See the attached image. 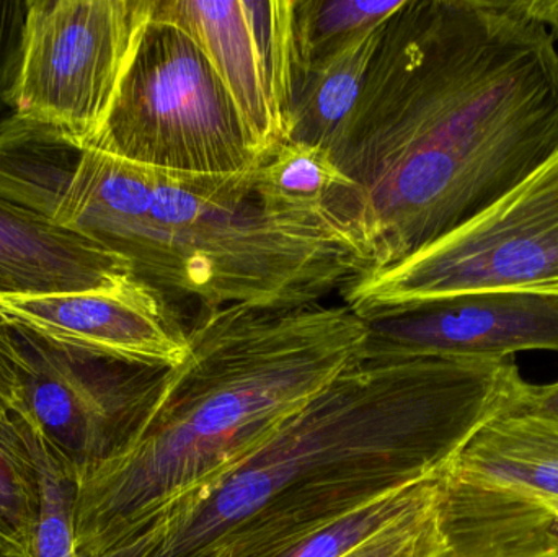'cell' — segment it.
Listing matches in <instances>:
<instances>
[{
  "label": "cell",
  "mask_w": 558,
  "mask_h": 557,
  "mask_svg": "<svg viewBox=\"0 0 558 557\" xmlns=\"http://www.w3.org/2000/svg\"><path fill=\"white\" fill-rule=\"evenodd\" d=\"M16 419L35 455L41 484L38 522L29 557H77L74 525L77 477L29 427L28 422L23 421L20 415Z\"/></svg>",
  "instance_id": "cell-20"
},
{
  "label": "cell",
  "mask_w": 558,
  "mask_h": 557,
  "mask_svg": "<svg viewBox=\"0 0 558 557\" xmlns=\"http://www.w3.org/2000/svg\"><path fill=\"white\" fill-rule=\"evenodd\" d=\"M436 557H558V546L520 545L507 548L490 549V552L475 553V555H448L439 552Z\"/></svg>",
  "instance_id": "cell-24"
},
{
  "label": "cell",
  "mask_w": 558,
  "mask_h": 557,
  "mask_svg": "<svg viewBox=\"0 0 558 557\" xmlns=\"http://www.w3.org/2000/svg\"><path fill=\"white\" fill-rule=\"evenodd\" d=\"M442 549L474 553L510 545L558 546V497L452 473L441 497Z\"/></svg>",
  "instance_id": "cell-14"
},
{
  "label": "cell",
  "mask_w": 558,
  "mask_h": 557,
  "mask_svg": "<svg viewBox=\"0 0 558 557\" xmlns=\"http://www.w3.org/2000/svg\"><path fill=\"white\" fill-rule=\"evenodd\" d=\"M328 154L360 186L373 268L490 208L558 153V51L530 0H405Z\"/></svg>",
  "instance_id": "cell-1"
},
{
  "label": "cell",
  "mask_w": 558,
  "mask_h": 557,
  "mask_svg": "<svg viewBox=\"0 0 558 557\" xmlns=\"http://www.w3.org/2000/svg\"><path fill=\"white\" fill-rule=\"evenodd\" d=\"M384 25L369 29L347 48L308 69L292 108L286 141L327 149L360 98Z\"/></svg>",
  "instance_id": "cell-16"
},
{
  "label": "cell",
  "mask_w": 558,
  "mask_h": 557,
  "mask_svg": "<svg viewBox=\"0 0 558 557\" xmlns=\"http://www.w3.org/2000/svg\"><path fill=\"white\" fill-rule=\"evenodd\" d=\"M445 476L432 496L426 497L418 506L393 520L386 529L344 557L438 556L442 549L441 497Z\"/></svg>",
  "instance_id": "cell-21"
},
{
  "label": "cell",
  "mask_w": 558,
  "mask_h": 557,
  "mask_svg": "<svg viewBox=\"0 0 558 557\" xmlns=\"http://www.w3.org/2000/svg\"><path fill=\"white\" fill-rule=\"evenodd\" d=\"M446 470L410 484L402 489L392 491L386 496L364 504L344 516L338 517L333 522L315 530L311 535L292 546L279 557H344L360 548L364 542L373 538L380 530L386 529L393 520L409 512L413 507L432 496Z\"/></svg>",
  "instance_id": "cell-18"
},
{
  "label": "cell",
  "mask_w": 558,
  "mask_h": 557,
  "mask_svg": "<svg viewBox=\"0 0 558 557\" xmlns=\"http://www.w3.org/2000/svg\"><path fill=\"white\" fill-rule=\"evenodd\" d=\"M510 412H526V414L558 419V382L550 385H531L526 382L517 408Z\"/></svg>",
  "instance_id": "cell-23"
},
{
  "label": "cell",
  "mask_w": 558,
  "mask_h": 557,
  "mask_svg": "<svg viewBox=\"0 0 558 557\" xmlns=\"http://www.w3.org/2000/svg\"><path fill=\"white\" fill-rule=\"evenodd\" d=\"M153 16L179 26L198 43L264 159L284 143L271 101L264 39L245 0H156Z\"/></svg>",
  "instance_id": "cell-12"
},
{
  "label": "cell",
  "mask_w": 558,
  "mask_h": 557,
  "mask_svg": "<svg viewBox=\"0 0 558 557\" xmlns=\"http://www.w3.org/2000/svg\"><path fill=\"white\" fill-rule=\"evenodd\" d=\"M28 0H0V113L13 108Z\"/></svg>",
  "instance_id": "cell-22"
},
{
  "label": "cell",
  "mask_w": 558,
  "mask_h": 557,
  "mask_svg": "<svg viewBox=\"0 0 558 557\" xmlns=\"http://www.w3.org/2000/svg\"><path fill=\"white\" fill-rule=\"evenodd\" d=\"M41 484L35 455L15 414L0 417V557H29Z\"/></svg>",
  "instance_id": "cell-17"
},
{
  "label": "cell",
  "mask_w": 558,
  "mask_h": 557,
  "mask_svg": "<svg viewBox=\"0 0 558 557\" xmlns=\"http://www.w3.org/2000/svg\"><path fill=\"white\" fill-rule=\"evenodd\" d=\"M477 291L558 296V153L504 198L403 261L343 288L364 320Z\"/></svg>",
  "instance_id": "cell-6"
},
{
  "label": "cell",
  "mask_w": 558,
  "mask_h": 557,
  "mask_svg": "<svg viewBox=\"0 0 558 557\" xmlns=\"http://www.w3.org/2000/svg\"><path fill=\"white\" fill-rule=\"evenodd\" d=\"M149 170V202L123 257L167 298H196L208 310L301 307L366 274L348 252L268 218L255 167L229 175Z\"/></svg>",
  "instance_id": "cell-4"
},
{
  "label": "cell",
  "mask_w": 558,
  "mask_h": 557,
  "mask_svg": "<svg viewBox=\"0 0 558 557\" xmlns=\"http://www.w3.org/2000/svg\"><path fill=\"white\" fill-rule=\"evenodd\" d=\"M366 340L347 304L208 310L126 447L77 484V557L120 548L267 440L360 362Z\"/></svg>",
  "instance_id": "cell-3"
},
{
  "label": "cell",
  "mask_w": 558,
  "mask_h": 557,
  "mask_svg": "<svg viewBox=\"0 0 558 557\" xmlns=\"http://www.w3.org/2000/svg\"><path fill=\"white\" fill-rule=\"evenodd\" d=\"M366 324L363 356L505 360L526 350L558 353L557 294H454L423 301Z\"/></svg>",
  "instance_id": "cell-9"
},
{
  "label": "cell",
  "mask_w": 558,
  "mask_h": 557,
  "mask_svg": "<svg viewBox=\"0 0 558 557\" xmlns=\"http://www.w3.org/2000/svg\"><path fill=\"white\" fill-rule=\"evenodd\" d=\"M405 0H295V26L308 69L384 25Z\"/></svg>",
  "instance_id": "cell-19"
},
{
  "label": "cell",
  "mask_w": 558,
  "mask_h": 557,
  "mask_svg": "<svg viewBox=\"0 0 558 557\" xmlns=\"http://www.w3.org/2000/svg\"><path fill=\"white\" fill-rule=\"evenodd\" d=\"M94 146L150 169L196 175L247 172L264 160L198 43L154 16Z\"/></svg>",
  "instance_id": "cell-5"
},
{
  "label": "cell",
  "mask_w": 558,
  "mask_h": 557,
  "mask_svg": "<svg viewBox=\"0 0 558 557\" xmlns=\"http://www.w3.org/2000/svg\"><path fill=\"white\" fill-rule=\"evenodd\" d=\"M156 0H28L13 113L94 146Z\"/></svg>",
  "instance_id": "cell-7"
},
{
  "label": "cell",
  "mask_w": 558,
  "mask_h": 557,
  "mask_svg": "<svg viewBox=\"0 0 558 557\" xmlns=\"http://www.w3.org/2000/svg\"><path fill=\"white\" fill-rule=\"evenodd\" d=\"M254 193L278 225L348 252L366 274L373 268L363 192L324 147L284 141L255 167Z\"/></svg>",
  "instance_id": "cell-11"
},
{
  "label": "cell",
  "mask_w": 558,
  "mask_h": 557,
  "mask_svg": "<svg viewBox=\"0 0 558 557\" xmlns=\"http://www.w3.org/2000/svg\"><path fill=\"white\" fill-rule=\"evenodd\" d=\"M451 470L558 497V419L505 412L471 438Z\"/></svg>",
  "instance_id": "cell-15"
},
{
  "label": "cell",
  "mask_w": 558,
  "mask_h": 557,
  "mask_svg": "<svg viewBox=\"0 0 558 557\" xmlns=\"http://www.w3.org/2000/svg\"><path fill=\"white\" fill-rule=\"evenodd\" d=\"M219 557H228V556H219Z\"/></svg>",
  "instance_id": "cell-27"
},
{
  "label": "cell",
  "mask_w": 558,
  "mask_h": 557,
  "mask_svg": "<svg viewBox=\"0 0 558 557\" xmlns=\"http://www.w3.org/2000/svg\"><path fill=\"white\" fill-rule=\"evenodd\" d=\"M0 359L15 385L13 414L71 468L77 484L126 447L166 372L54 342L2 319Z\"/></svg>",
  "instance_id": "cell-8"
},
{
  "label": "cell",
  "mask_w": 558,
  "mask_h": 557,
  "mask_svg": "<svg viewBox=\"0 0 558 557\" xmlns=\"http://www.w3.org/2000/svg\"><path fill=\"white\" fill-rule=\"evenodd\" d=\"M530 10L558 38V0H530Z\"/></svg>",
  "instance_id": "cell-26"
},
{
  "label": "cell",
  "mask_w": 558,
  "mask_h": 557,
  "mask_svg": "<svg viewBox=\"0 0 558 557\" xmlns=\"http://www.w3.org/2000/svg\"><path fill=\"white\" fill-rule=\"evenodd\" d=\"M15 385H13L9 370L0 359V417H10L15 412Z\"/></svg>",
  "instance_id": "cell-25"
},
{
  "label": "cell",
  "mask_w": 558,
  "mask_h": 557,
  "mask_svg": "<svg viewBox=\"0 0 558 557\" xmlns=\"http://www.w3.org/2000/svg\"><path fill=\"white\" fill-rule=\"evenodd\" d=\"M0 319L146 368H173L186 352L189 329L177 319L169 298L137 277L72 293L0 294Z\"/></svg>",
  "instance_id": "cell-10"
},
{
  "label": "cell",
  "mask_w": 558,
  "mask_h": 557,
  "mask_svg": "<svg viewBox=\"0 0 558 557\" xmlns=\"http://www.w3.org/2000/svg\"><path fill=\"white\" fill-rule=\"evenodd\" d=\"M514 356H361L274 435L101 557H279L448 468L524 386Z\"/></svg>",
  "instance_id": "cell-2"
},
{
  "label": "cell",
  "mask_w": 558,
  "mask_h": 557,
  "mask_svg": "<svg viewBox=\"0 0 558 557\" xmlns=\"http://www.w3.org/2000/svg\"><path fill=\"white\" fill-rule=\"evenodd\" d=\"M134 277L121 255L0 198V294L72 293Z\"/></svg>",
  "instance_id": "cell-13"
}]
</instances>
